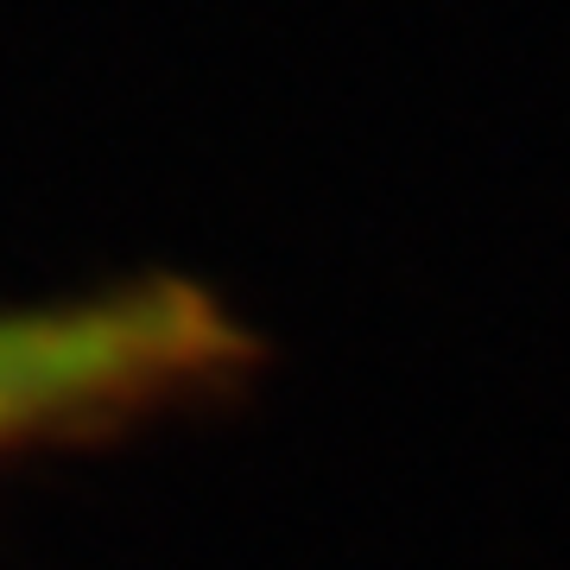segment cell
Returning a JSON list of instances; mask_svg holds the SVG:
<instances>
[{"label": "cell", "mask_w": 570, "mask_h": 570, "mask_svg": "<svg viewBox=\"0 0 570 570\" xmlns=\"http://www.w3.org/2000/svg\"><path fill=\"white\" fill-rule=\"evenodd\" d=\"M247 355L204 285L127 279L0 311V456L209 387Z\"/></svg>", "instance_id": "6da1fadb"}]
</instances>
